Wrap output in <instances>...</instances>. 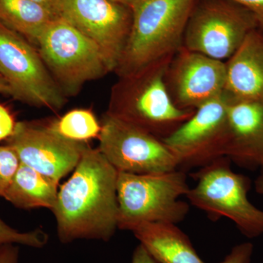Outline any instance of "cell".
I'll return each instance as SVG.
<instances>
[{
    "mask_svg": "<svg viewBox=\"0 0 263 263\" xmlns=\"http://www.w3.org/2000/svg\"><path fill=\"white\" fill-rule=\"evenodd\" d=\"M117 179L118 171L100 150L86 143L52 210L62 243L108 241L114 236L118 229Z\"/></svg>",
    "mask_w": 263,
    "mask_h": 263,
    "instance_id": "1",
    "label": "cell"
},
{
    "mask_svg": "<svg viewBox=\"0 0 263 263\" xmlns=\"http://www.w3.org/2000/svg\"><path fill=\"white\" fill-rule=\"evenodd\" d=\"M195 0H138L132 7L133 22L125 47L114 72L133 75L174 56Z\"/></svg>",
    "mask_w": 263,
    "mask_h": 263,
    "instance_id": "2",
    "label": "cell"
},
{
    "mask_svg": "<svg viewBox=\"0 0 263 263\" xmlns=\"http://www.w3.org/2000/svg\"><path fill=\"white\" fill-rule=\"evenodd\" d=\"M171 58L119 78L112 87L107 113L162 140L181 127L195 110L178 108L167 92L164 75Z\"/></svg>",
    "mask_w": 263,
    "mask_h": 263,
    "instance_id": "3",
    "label": "cell"
},
{
    "mask_svg": "<svg viewBox=\"0 0 263 263\" xmlns=\"http://www.w3.org/2000/svg\"><path fill=\"white\" fill-rule=\"evenodd\" d=\"M190 186L186 171L176 169L152 174L118 172V229L132 231L144 223L179 224L190 205L180 200Z\"/></svg>",
    "mask_w": 263,
    "mask_h": 263,
    "instance_id": "4",
    "label": "cell"
},
{
    "mask_svg": "<svg viewBox=\"0 0 263 263\" xmlns=\"http://www.w3.org/2000/svg\"><path fill=\"white\" fill-rule=\"evenodd\" d=\"M231 160L221 157L193 174L196 184L186 197L190 204L211 219L226 217L249 238L263 234V211L249 201L250 180L231 168Z\"/></svg>",
    "mask_w": 263,
    "mask_h": 263,
    "instance_id": "5",
    "label": "cell"
},
{
    "mask_svg": "<svg viewBox=\"0 0 263 263\" xmlns=\"http://www.w3.org/2000/svg\"><path fill=\"white\" fill-rule=\"evenodd\" d=\"M38 51L64 95L75 96L86 83L110 72L96 43L60 17L38 38Z\"/></svg>",
    "mask_w": 263,
    "mask_h": 263,
    "instance_id": "6",
    "label": "cell"
},
{
    "mask_svg": "<svg viewBox=\"0 0 263 263\" xmlns=\"http://www.w3.org/2000/svg\"><path fill=\"white\" fill-rule=\"evenodd\" d=\"M258 28L253 14L233 0H195L182 46L227 62L249 33Z\"/></svg>",
    "mask_w": 263,
    "mask_h": 263,
    "instance_id": "7",
    "label": "cell"
},
{
    "mask_svg": "<svg viewBox=\"0 0 263 263\" xmlns=\"http://www.w3.org/2000/svg\"><path fill=\"white\" fill-rule=\"evenodd\" d=\"M0 75L13 98L34 106L59 110L66 96L32 43L0 23Z\"/></svg>",
    "mask_w": 263,
    "mask_h": 263,
    "instance_id": "8",
    "label": "cell"
},
{
    "mask_svg": "<svg viewBox=\"0 0 263 263\" xmlns=\"http://www.w3.org/2000/svg\"><path fill=\"white\" fill-rule=\"evenodd\" d=\"M98 149L118 172L152 174L179 168L160 138L107 113L101 121Z\"/></svg>",
    "mask_w": 263,
    "mask_h": 263,
    "instance_id": "9",
    "label": "cell"
},
{
    "mask_svg": "<svg viewBox=\"0 0 263 263\" xmlns=\"http://www.w3.org/2000/svg\"><path fill=\"white\" fill-rule=\"evenodd\" d=\"M230 101L224 91L199 107L181 127L162 140L176 157L179 169H199L226 157Z\"/></svg>",
    "mask_w": 263,
    "mask_h": 263,
    "instance_id": "10",
    "label": "cell"
},
{
    "mask_svg": "<svg viewBox=\"0 0 263 263\" xmlns=\"http://www.w3.org/2000/svg\"><path fill=\"white\" fill-rule=\"evenodd\" d=\"M59 17L96 43L115 71L130 32L131 8L111 0H60Z\"/></svg>",
    "mask_w": 263,
    "mask_h": 263,
    "instance_id": "11",
    "label": "cell"
},
{
    "mask_svg": "<svg viewBox=\"0 0 263 263\" xmlns=\"http://www.w3.org/2000/svg\"><path fill=\"white\" fill-rule=\"evenodd\" d=\"M86 143L64 138L51 122H17L13 135L6 140L22 163L58 184L75 170Z\"/></svg>",
    "mask_w": 263,
    "mask_h": 263,
    "instance_id": "12",
    "label": "cell"
},
{
    "mask_svg": "<svg viewBox=\"0 0 263 263\" xmlns=\"http://www.w3.org/2000/svg\"><path fill=\"white\" fill-rule=\"evenodd\" d=\"M164 83L176 107L195 111L226 91V62L182 46L167 65Z\"/></svg>",
    "mask_w": 263,
    "mask_h": 263,
    "instance_id": "13",
    "label": "cell"
},
{
    "mask_svg": "<svg viewBox=\"0 0 263 263\" xmlns=\"http://www.w3.org/2000/svg\"><path fill=\"white\" fill-rule=\"evenodd\" d=\"M226 157L249 170L263 163V100H235L228 108Z\"/></svg>",
    "mask_w": 263,
    "mask_h": 263,
    "instance_id": "14",
    "label": "cell"
},
{
    "mask_svg": "<svg viewBox=\"0 0 263 263\" xmlns=\"http://www.w3.org/2000/svg\"><path fill=\"white\" fill-rule=\"evenodd\" d=\"M226 92L235 100H263V31L249 33L228 61Z\"/></svg>",
    "mask_w": 263,
    "mask_h": 263,
    "instance_id": "15",
    "label": "cell"
},
{
    "mask_svg": "<svg viewBox=\"0 0 263 263\" xmlns=\"http://www.w3.org/2000/svg\"><path fill=\"white\" fill-rule=\"evenodd\" d=\"M132 232L157 263H205L176 224L144 223Z\"/></svg>",
    "mask_w": 263,
    "mask_h": 263,
    "instance_id": "16",
    "label": "cell"
},
{
    "mask_svg": "<svg viewBox=\"0 0 263 263\" xmlns=\"http://www.w3.org/2000/svg\"><path fill=\"white\" fill-rule=\"evenodd\" d=\"M58 193V183L21 162L4 198L19 209L46 208L52 211Z\"/></svg>",
    "mask_w": 263,
    "mask_h": 263,
    "instance_id": "17",
    "label": "cell"
},
{
    "mask_svg": "<svg viewBox=\"0 0 263 263\" xmlns=\"http://www.w3.org/2000/svg\"><path fill=\"white\" fill-rule=\"evenodd\" d=\"M58 18L42 5L29 0H0V23L37 45L48 24Z\"/></svg>",
    "mask_w": 263,
    "mask_h": 263,
    "instance_id": "18",
    "label": "cell"
},
{
    "mask_svg": "<svg viewBox=\"0 0 263 263\" xmlns=\"http://www.w3.org/2000/svg\"><path fill=\"white\" fill-rule=\"evenodd\" d=\"M51 124L64 138L79 143H88L90 140L99 138L102 129L101 122L89 109L71 110Z\"/></svg>",
    "mask_w": 263,
    "mask_h": 263,
    "instance_id": "19",
    "label": "cell"
},
{
    "mask_svg": "<svg viewBox=\"0 0 263 263\" xmlns=\"http://www.w3.org/2000/svg\"><path fill=\"white\" fill-rule=\"evenodd\" d=\"M48 240V235L42 230L19 232L0 218V247L14 245L40 249L47 245Z\"/></svg>",
    "mask_w": 263,
    "mask_h": 263,
    "instance_id": "20",
    "label": "cell"
},
{
    "mask_svg": "<svg viewBox=\"0 0 263 263\" xmlns=\"http://www.w3.org/2000/svg\"><path fill=\"white\" fill-rule=\"evenodd\" d=\"M20 164L18 156L11 147L0 146V197H4Z\"/></svg>",
    "mask_w": 263,
    "mask_h": 263,
    "instance_id": "21",
    "label": "cell"
},
{
    "mask_svg": "<svg viewBox=\"0 0 263 263\" xmlns=\"http://www.w3.org/2000/svg\"><path fill=\"white\" fill-rule=\"evenodd\" d=\"M253 252V243L245 242L233 247L220 263H251Z\"/></svg>",
    "mask_w": 263,
    "mask_h": 263,
    "instance_id": "22",
    "label": "cell"
},
{
    "mask_svg": "<svg viewBox=\"0 0 263 263\" xmlns=\"http://www.w3.org/2000/svg\"><path fill=\"white\" fill-rule=\"evenodd\" d=\"M16 124L9 109L0 103V141L8 140L13 135Z\"/></svg>",
    "mask_w": 263,
    "mask_h": 263,
    "instance_id": "23",
    "label": "cell"
},
{
    "mask_svg": "<svg viewBox=\"0 0 263 263\" xmlns=\"http://www.w3.org/2000/svg\"><path fill=\"white\" fill-rule=\"evenodd\" d=\"M253 14L259 29L263 31V0H233Z\"/></svg>",
    "mask_w": 263,
    "mask_h": 263,
    "instance_id": "24",
    "label": "cell"
},
{
    "mask_svg": "<svg viewBox=\"0 0 263 263\" xmlns=\"http://www.w3.org/2000/svg\"><path fill=\"white\" fill-rule=\"evenodd\" d=\"M19 249L16 245L0 247V263H18Z\"/></svg>",
    "mask_w": 263,
    "mask_h": 263,
    "instance_id": "25",
    "label": "cell"
},
{
    "mask_svg": "<svg viewBox=\"0 0 263 263\" xmlns=\"http://www.w3.org/2000/svg\"><path fill=\"white\" fill-rule=\"evenodd\" d=\"M132 263H157L153 257L140 243L133 252Z\"/></svg>",
    "mask_w": 263,
    "mask_h": 263,
    "instance_id": "26",
    "label": "cell"
},
{
    "mask_svg": "<svg viewBox=\"0 0 263 263\" xmlns=\"http://www.w3.org/2000/svg\"><path fill=\"white\" fill-rule=\"evenodd\" d=\"M29 1L42 5L59 17L60 0H29Z\"/></svg>",
    "mask_w": 263,
    "mask_h": 263,
    "instance_id": "27",
    "label": "cell"
},
{
    "mask_svg": "<svg viewBox=\"0 0 263 263\" xmlns=\"http://www.w3.org/2000/svg\"><path fill=\"white\" fill-rule=\"evenodd\" d=\"M259 174L255 181H254V188L257 194L263 196V163L259 167Z\"/></svg>",
    "mask_w": 263,
    "mask_h": 263,
    "instance_id": "28",
    "label": "cell"
},
{
    "mask_svg": "<svg viewBox=\"0 0 263 263\" xmlns=\"http://www.w3.org/2000/svg\"><path fill=\"white\" fill-rule=\"evenodd\" d=\"M0 94L10 95V96L13 97L12 89H10L9 85L1 75H0Z\"/></svg>",
    "mask_w": 263,
    "mask_h": 263,
    "instance_id": "29",
    "label": "cell"
},
{
    "mask_svg": "<svg viewBox=\"0 0 263 263\" xmlns=\"http://www.w3.org/2000/svg\"><path fill=\"white\" fill-rule=\"evenodd\" d=\"M111 1L132 8L138 0H111Z\"/></svg>",
    "mask_w": 263,
    "mask_h": 263,
    "instance_id": "30",
    "label": "cell"
}]
</instances>
